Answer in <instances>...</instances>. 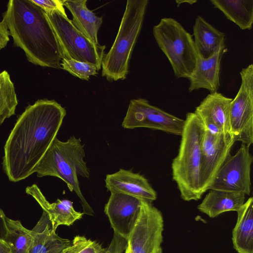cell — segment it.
Masks as SVG:
<instances>
[{
  "label": "cell",
  "instance_id": "277c9868",
  "mask_svg": "<svg viewBox=\"0 0 253 253\" xmlns=\"http://www.w3.org/2000/svg\"><path fill=\"white\" fill-rule=\"evenodd\" d=\"M84 145L80 138L74 136L66 141L56 137L37 165L35 172L38 177L52 176L64 181L71 192L74 191L81 200L84 214L93 215L94 211L80 189L78 175L89 178V170L84 158Z\"/></svg>",
  "mask_w": 253,
  "mask_h": 253
},
{
  "label": "cell",
  "instance_id": "8992f818",
  "mask_svg": "<svg viewBox=\"0 0 253 253\" xmlns=\"http://www.w3.org/2000/svg\"><path fill=\"white\" fill-rule=\"evenodd\" d=\"M153 34L171 64L175 76L188 79L195 68L198 56L192 35L170 17L162 18L153 27Z\"/></svg>",
  "mask_w": 253,
  "mask_h": 253
},
{
  "label": "cell",
  "instance_id": "603a6c76",
  "mask_svg": "<svg viewBox=\"0 0 253 253\" xmlns=\"http://www.w3.org/2000/svg\"><path fill=\"white\" fill-rule=\"evenodd\" d=\"M215 8L242 30H251L253 24V0H211Z\"/></svg>",
  "mask_w": 253,
  "mask_h": 253
},
{
  "label": "cell",
  "instance_id": "d6986e66",
  "mask_svg": "<svg viewBox=\"0 0 253 253\" xmlns=\"http://www.w3.org/2000/svg\"><path fill=\"white\" fill-rule=\"evenodd\" d=\"M87 0H63V5L71 13L73 25L96 44L103 17L98 16L86 6Z\"/></svg>",
  "mask_w": 253,
  "mask_h": 253
},
{
  "label": "cell",
  "instance_id": "7c38bea8",
  "mask_svg": "<svg viewBox=\"0 0 253 253\" xmlns=\"http://www.w3.org/2000/svg\"><path fill=\"white\" fill-rule=\"evenodd\" d=\"M235 142L234 138L229 133L213 134L205 128L201 145L200 169L203 194L209 190L219 169L230 155L231 149Z\"/></svg>",
  "mask_w": 253,
  "mask_h": 253
},
{
  "label": "cell",
  "instance_id": "2e32d148",
  "mask_svg": "<svg viewBox=\"0 0 253 253\" xmlns=\"http://www.w3.org/2000/svg\"><path fill=\"white\" fill-rule=\"evenodd\" d=\"M226 51V45H224L207 59L197 56L195 68L188 78L189 92L200 88L206 89L211 93L217 91L220 86L221 61Z\"/></svg>",
  "mask_w": 253,
  "mask_h": 253
},
{
  "label": "cell",
  "instance_id": "e0dca14e",
  "mask_svg": "<svg viewBox=\"0 0 253 253\" xmlns=\"http://www.w3.org/2000/svg\"><path fill=\"white\" fill-rule=\"evenodd\" d=\"M33 240L27 253H64L72 244L68 239L59 237L54 230L48 214H42L32 229Z\"/></svg>",
  "mask_w": 253,
  "mask_h": 253
},
{
  "label": "cell",
  "instance_id": "8fae6325",
  "mask_svg": "<svg viewBox=\"0 0 253 253\" xmlns=\"http://www.w3.org/2000/svg\"><path fill=\"white\" fill-rule=\"evenodd\" d=\"M164 226L162 212L152 203L141 200L138 218L127 240L130 253H158Z\"/></svg>",
  "mask_w": 253,
  "mask_h": 253
},
{
  "label": "cell",
  "instance_id": "f1b7e54d",
  "mask_svg": "<svg viewBox=\"0 0 253 253\" xmlns=\"http://www.w3.org/2000/svg\"><path fill=\"white\" fill-rule=\"evenodd\" d=\"M127 246V241L126 239L114 233L112 241L106 249V253H123Z\"/></svg>",
  "mask_w": 253,
  "mask_h": 253
},
{
  "label": "cell",
  "instance_id": "9c48e42d",
  "mask_svg": "<svg viewBox=\"0 0 253 253\" xmlns=\"http://www.w3.org/2000/svg\"><path fill=\"white\" fill-rule=\"evenodd\" d=\"M185 120L151 105L144 98L133 99L122 123L125 128L146 127L168 133L181 135Z\"/></svg>",
  "mask_w": 253,
  "mask_h": 253
},
{
  "label": "cell",
  "instance_id": "83f0119b",
  "mask_svg": "<svg viewBox=\"0 0 253 253\" xmlns=\"http://www.w3.org/2000/svg\"><path fill=\"white\" fill-rule=\"evenodd\" d=\"M44 11L57 10L67 16L63 5V0H31Z\"/></svg>",
  "mask_w": 253,
  "mask_h": 253
},
{
  "label": "cell",
  "instance_id": "4fadbf2b",
  "mask_svg": "<svg viewBox=\"0 0 253 253\" xmlns=\"http://www.w3.org/2000/svg\"><path fill=\"white\" fill-rule=\"evenodd\" d=\"M141 200L122 193H111L104 207L114 233L127 240L137 221Z\"/></svg>",
  "mask_w": 253,
  "mask_h": 253
},
{
  "label": "cell",
  "instance_id": "ac0fdd59",
  "mask_svg": "<svg viewBox=\"0 0 253 253\" xmlns=\"http://www.w3.org/2000/svg\"><path fill=\"white\" fill-rule=\"evenodd\" d=\"M26 192L32 196L43 211L48 214L55 231L59 225L70 226L83 217L84 213L76 211L73 202L69 200L57 199L55 202L50 203L36 184L27 187Z\"/></svg>",
  "mask_w": 253,
  "mask_h": 253
},
{
  "label": "cell",
  "instance_id": "d6a6232c",
  "mask_svg": "<svg viewBox=\"0 0 253 253\" xmlns=\"http://www.w3.org/2000/svg\"><path fill=\"white\" fill-rule=\"evenodd\" d=\"M175 2L177 4V6H178L182 3L188 2L190 4H193L197 2V0H183V1H182V0H176Z\"/></svg>",
  "mask_w": 253,
  "mask_h": 253
},
{
  "label": "cell",
  "instance_id": "44dd1931",
  "mask_svg": "<svg viewBox=\"0 0 253 253\" xmlns=\"http://www.w3.org/2000/svg\"><path fill=\"white\" fill-rule=\"evenodd\" d=\"M237 212L232 230L233 247L238 253H253V198L250 197Z\"/></svg>",
  "mask_w": 253,
  "mask_h": 253
},
{
  "label": "cell",
  "instance_id": "4dcf8cb0",
  "mask_svg": "<svg viewBox=\"0 0 253 253\" xmlns=\"http://www.w3.org/2000/svg\"><path fill=\"white\" fill-rule=\"evenodd\" d=\"M6 216L3 211L0 209V238L4 240L7 233L6 223Z\"/></svg>",
  "mask_w": 253,
  "mask_h": 253
},
{
  "label": "cell",
  "instance_id": "ffe728a7",
  "mask_svg": "<svg viewBox=\"0 0 253 253\" xmlns=\"http://www.w3.org/2000/svg\"><path fill=\"white\" fill-rule=\"evenodd\" d=\"M194 42L197 54L207 59L225 45V35L198 15L193 26Z\"/></svg>",
  "mask_w": 253,
  "mask_h": 253
},
{
  "label": "cell",
  "instance_id": "6da1fadb",
  "mask_svg": "<svg viewBox=\"0 0 253 253\" xmlns=\"http://www.w3.org/2000/svg\"><path fill=\"white\" fill-rule=\"evenodd\" d=\"M66 111L54 100L39 99L19 117L4 147L2 165L17 182L35 172L61 126Z\"/></svg>",
  "mask_w": 253,
  "mask_h": 253
},
{
  "label": "cell",
  "instance_id": "1f68e13d",
  "mask_svg": "<svg viewBox=\"0 0 253 253\" xmlns=\"http://www.w3.org/2000/svg\"><path fill=\"white\" fill-rule=\"evenodd\" d=\"M0 253H11L8 244L1 238H0Z\"/></svg>",
  "mask_w": 253,
  "mask_h": 253
},
{
  "label": "cell",
  "instance_id": "7a4b0ae2",
  "mask_svg": "<svg viewBox=\"0 0 253 253\" xmlns=\"http://www.w3.org/2000/svg\"><path fill=\"white\" fill-rule=\"evenodd\" d=\"M14 45L21 48L31 63L61 69L60 47L44 10L31 0H10L2 20Z\"/></svg>",
  "mask_w": 253,
  "mask_h": 253
},
{
  "label": "cell",
  "instance_id": "9a60e30c",
  "mask_svg": "<svg viewBox=\"0 0 253 253\" xmlns=\"http://www.w3.org/2000/svg\"><path fill=\"white\" fill-rule=\"evenodd\" d=\"M105 186L111 193H122L152 203L157 199V193L147 179L138 173L120 169L107 174Z\"/></svg>",
  "mask_w": 253,
  "mask_h": 253
},
{
  "label": "cell",
  "instance_id": "d4e9b609",
  "mask_svg": "<svg viewBox=\"0 0 253 253\" xmlns=\"http://www.w3.org/2000/svg\"><path fill=\"white\" fill-rule=\"evenodd\" d=\"M18 104L15 87L8 73H0V125L15 113Z\"/></svg>",
  "mask_w": 253,
  "mask_h": 253
},
{
  "label": "cell",
  "instance_id": "836d02e7",
  "mask_svg": "<svg viewBox=\"0 0 253 253\" xmlns=\"http://www.w3.org/2000/svg\"><path fill=\"white\" fill-rule=\"evenodd\" d=\"M125 253H130V252H129V249L128 246H127V247L126 248V249L125 250Z\"/></svg>",
  "mask_w": 253,
  "mask_h": 253
},
{
  "label": "cell",
  "instance_id": "7402d4cb",
  "mask_svg": "<svg viewBox=\"0 0 253 253\" xmlns=\"http://www.w3.org/2000/svg\"><path fill=\"white\" fill-rule=\"evenodd\" d=\"M245 196L241 193L210 190L197 208L214 218L226 211H237L245 202Z\"/></svg>",
  "mask_w": 253,
  "mask_h": 253
},
{
  "label": "cell",
  "instance_id": "484cf974",
  "mask_svg": "<svg viewBox=\"0 0 253 253\" xmlns=\"http://www.w3.org/2000/svg\"><path fill=\"white\" fill-rule=\"evenodd\" d=\"M61 69L83 80L88 81L90 76H95L98 69L96 66L90 63L74 59H62Z\"/></svg>",
  "mask_w": 253,
  "mask_h": 253
},
{
  "label": "cell",
  "instance_id": "30bf717a",
  "mask_svg": "<svg viewBox=\"0 0 253 253\" xmlns=\"http://www.w3.org/2000/svg\"><path fill=\"white\" fill-rule=\"evenodd\" d=\"M253 157L250 147L241 144L234 155L223 163L209 190L241 193L250 195L251 192V169Z\"/></svg>",
  "mask_w": 253,
  "mask_h": 253
},
{
  "label": "cell",
  "instance_id": "5b68a950",
  "mask_svg": "<svg viewBox=\"0 0 253 253\" xmlns=\"http://www.w3.org/2000/svg\"><path fill=\"white\" fill-rule=\"evenodd\" d=\"M148 2V0H127L115 40L102 62V76L108 81L126 78L129 60L142 27Z\"/></svg>",
  "mask_w": 253,
  "mask_h": 253
},
{
  "label": "cell",
  "instance_id": "3957f363",
  "mask_svg": "<svg viewBox=\"0 0 253 253\" xmlns=\"http://www.w3.org/2000/svg\"><path fill=\"white\" fill-rule=\"evenodd\" d=\"M205 129L202 120L194 112L187 113L178 153L171 164L172 179L185 201L198 200L203 195L200 169Z\"/></svg>",
  "mask_w": 253,
  "mask_h": 253
},
{
  "label": "cell",
  "instance_id": "5bb4252c",
  "mask_svg": "<svg viewBox=\"0 0 253 253\" xmlns=\"http://www.w3.org/2000/svg\"><path fill=\"white\" fill-rule=\"evenodd\" d=\"M232 100V98L217 91L210 93L196 107L194 113L211 133H230L229 112Z\"/></svg>",
  "mask_w": 253,
  "mask_h": 253
},
{
  "label": "cell",
  "instance_id": "f546056e",
  "mask_svg": "<svg viewBox=\"0 0 253 253\" xmlns=\"http://www.w3.org/2000/svg\"><path fill=\"white\" fill-rule=\"evenodd\" d=\"M9 32L4 22H0V50L4 48L9 41Z\"/></svg>",
  "mask_w": 253,
  "mask_h": 253
},
{
  "label": "cell",
  "instance_id": "ba28073f",
  "mask_svg": "<svg viewBox=\"0 0 253 253\" xmlns=\"http://www.w3.org/2000/svg\"><path fill=\"white\" fill-rule=\"evenodd\" d=\"M239 89L231 102L230 132L235 142L248 146L253 143V65L250 64L240 72Z\"/></svg>",
  "mask_w": 253,
  "mask_h": 253
},
{
  "label": "cell",
  "instance_id": "52a82bcc",
  "mask_svg": "<svg viewBox=\"0 0 253 253\" xmlns=\"http://www.w3.org/2000/svg\"><path fill=\"white\" fill-rule=\"evenodd\" d=\"M45 12L58 40L61 58L90 63L99 70L106 46L92 42L73 25L67 15L57 10Z\"/></svg>",
  "mask_w": 253,
  "mask_h": 253
},
{
  "label": "cell",
  "instance_id": "cb8c5ba5",
  "mask_svg": "<svg viewBox=\"0 0 253 253\" xmlns=\"http://www.w3.org/2000/svg\"><path fill=\"white\" fill-rule=\"evenodd\" d=\"M7 233L4 240L11 253H27L33 240L32 230L26 228L20 221L6 217Z\"/></svg>",
  "mask_w": 253,
  "mask_h": 253
},
{
  "label": "cell",
  "instance_id": "4316f807",
  "mask_svg": "<svg viewBox=\"0 0 253 253\" xmlns=\"http://www.w3.org/2000/svg\"><path fill=\"white\" fill-rule=\"evenodd\" d=\"M106 249L102 247L98 242L88 239L84 236H76L72 244L64 253H106Z\"/></svg>",
  "mask_w": 253,
  "mask_h": 253
}]
</instances>
